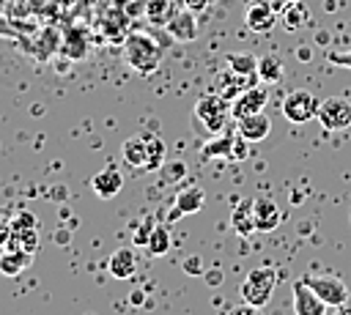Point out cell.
I'll return each mask as SVG.
<instances>
[{
  "mask_svg": "<svg viewBox=\"0 0 351 315\" xmlns=\"http://www.w3.org/2000/svg\"><path fill=\"white\" fill-rule=\"evenodd\" d=\"M8 247L25 249V252L33 255L38 249V227H30V230H8Z\"/></svg>",
  "mask_w": 351,
  "mask_h": 315,
  "instance_id": "21",
  "label": "cell"
},
{
  "mask_svg": "<svg viewBox=\"0 0 351 315\" xmlns=\"http://www.w3.org/2000/svg\"><path fill=\"white\" fill-rule=\"evenodd\" d=\"M230 315H263L261 312V307H252V304H241V307H236V310H230Z\"/></svg>",
  "mask_w": 351,
  "mask_h": 315,
  "instance_id": "30",
  "label": "cell"
},
{
  "mask_svg": "<svg viewBox=\"0 0 351 315\" xmlns=\"http://www.w3.org/2000/svg\"><path fill=\"white\" fill-rule=\"evenodd\" d=\"M107 268H110V274H112L115 279H129V277H134V271H137V255H134V249H132V247L115 249V252L110 255V260H107Z\"/></svg>",
  "mask_w": 351,
  "mask_h": 315,
  "instance_id": "14",
  "label": "cell"
},
{
  "mask_svg": "<svg viewBox=\"0 0 351 315\" xmlns=\"http://www.w3.org/2000/svg\"><path fill=\"white\" fill-rule=\"evenodd\" d=\"M90 186H93V192H96L101 200H112V197L123 189V173H121L118 167H104V170H99V173L93 175Z\"/></svg>",
  "mask_w": 351,
  "mask_h": 315,
  "instance_id": "13",
  "label": "cell"
},
{
  "mask_svg": "<svg viewBox=\"0 0 351 315\" xmlns=\"http://www.w3.org/2000/svg\"><path fill=\"white\" fill-rule=\"evenodd\" d=\"M252 222H255L258 233H271L282 222V208L277 205L274 197L258 194V197H252Z\"/></svg>",
  "mask_w": 351,
  "mask_h": 315,
  "instance_id": "7",
  "label": "cell"
},
{
  "mask_svg": "<svg viewBox=\"0 0 351 315\" xmlns=\"http://www.w3.org/2000/svg\"><path fill=\"white\" fill-rule=\"evenodd\" d=\"M225 63L236 77H252V74L258 77V58L252 52H230Z\"/></svg>",
  "mask_w": 351,
  "mask_h": 315,
  "instance_id": "20",
  "label": "cell"
},
{
  "mask_svg": "<svg viewBox=\"0 0 351 315\" xmlns=\"http://www.w3.org/2000/svg\"><path fill=\"white\" fill-rule=\"evenodd\" d=\"M258 77L263 82H277L282 77V60L277 55H263L258 58Z\"/></svg>",
  "mask_w": 351,
  "mask_h": 315,
  "instance_id": "24",
  "label": "cell"
},
{
  "mask_svg": "<svg viewBox=\"0 0 351 315\" xmlns=\"http://www.w3.org/2000/svg\"><path fill=\"white\" fill-rule=\"evenodd\" d=\"M230 227H233L241 238H247V236L255 233V222H252V200H241V203L233 208V214H230Z\"/></svg>",
  "mask_w": 351,
  "mask_h": 315,
  "instance_id": "18",
  "label": "cell"
},
{
  "mask_svg": "<svg viewBox=\"0 0 351 315\" xmlns=\"http://www.w3.org/2000/svg\"><path fill=\"white\" fill-rule=\"evenodd\" d=\"M170 244H173V241H170V227H167V225H154V230H151V236H148V241H145L148 252H151L154 257L167 255Z\"/></svg>",
  "mask_w": 351,
  "mask_h": 315,
  "instance_id": "22",
  "label": "cell"
},
{
  "mask_svg": "<svg viewBox=\"0 0 351 315\" xmlns=\"http://www.w3.org/2000/svg\"><path fill=\"white\" fill-rule=\"evenodd\" d=\"M291 293H293V312L296 315H326V301L304 282V277L291 285Z\"/></svg>",
  "mask_w": 351,
  "mask_h": 315,
  "instance_id": "9",
  "label": "cell"
},
{
  "mask_svg": "<svg viewBox=\"0 0 351 315\" xmlns=\"http://www.w3.org/2000/svg\"><path fill=\"white\" fill-rule=\"evenodd\" d=\"M236 131L247 140V142H261L269 137L271 131V121L266 112H255V115H244L236 121Z\"/></svg>",
  "mask_w": 351,
  "mask_h": 315,
  "instance_id": "12",
  "label": "cell"
},
{
  "mask_svg": "<svg viewBox=\"0 0 351 315\" xmlns=\"http://www.w3.org/2000/svg\"><path fill=\"white\" fill-rule=\"evenodd\" d=\"M244 22H247V27L255 30V33H269V30L277 25V8H274L269 0H255V3L247 5Z\"/></svg>",
  "mask_w": 351,
  "mask_h": 315,
  "instance_id": "11",
  "label": "cell"
},
{
  "mask_svg": "<svg viewBox=\"0 0 351 315\" xmlns=\"http://www.w3.org/2000/svg\"><path fill=\"white\" fill-rule=\"evenodd\" d=\"M288 3H296V0H271V5H274L277 11H280V8H285Z\"/></svg>",
  "mask_w": 351,
  "mask_h": 315,
  "instance_id": "38",
  "label": "cell"
},
{
  "mask_svg": "<svg viewBox=\"0 0 351 315\" xmlns=\"http://www.w3.org/2000/svg\"><path fill=\"white\" fill-rule=\"evenodd\" d=\"M162 170H165V175H167V181H178V178L184 175V170H186V167H184V162H170V164L165 162V167H162Z\"/></svg>",
  "mask_w": 351,
  "mask_h": 315,
  "instance_id": "29",
  "label": "cell"
},
{
  "mask_svg": "<svg viewBox=\"0 0 351 315\" xmlns=\"http://www.w3.org/2000/svg\"><path fill=\"white\" fill-rule=\"evenodd\" d=\"M8 225H11V214L8 208H0V233H8Z\"/></svg>",
  "mask_w": 351,
  "mask_h": 315,
  "instance_id": "33",
  "label": "cell"
},
{
  "mask_svg": "<svg viewBox=\"0 0 351 315\" xmlns=\"http://www.w3.org/2000/svg\"><path fill=\"white\" fill-rule=\"evenodd\" d=\"M123 55L126 63L137 71V74H154L162 63V47L156 44V38L145 36V33H132L123 41Z\"/></svg>",
  "mask_w": 351,
  "mask_h": 315,
  "instance_id": "1",
  "label": "cell"
},
{
  "mask_svg": "<svg viewBox=\"0 0 351 315\" xmlns=\"http://www.w3.org/2000/svg\"><path fill=\"white\" fill-rule=\"evenodd\" d=\"M30 263H33V255H30V252L8 247V249L0 255V274H3V277H19Z\"/></svg>",
  "mask_w": 351,
  "mask_h": 315,
  "instance_id": "17",
  "label": "cell"
},
{
  "mask_svg": "<svg viewBox=\"0 0 351 315\" xmlns=\"http://www.w3.org/2000/svg\"><path fill=\"white\" fill-rule=\"evenodd\" d=\"M140 301H143V290H134V293H132V304L140 307Z\"/></svg>",
  "mask_w": 351,
  "mask_h": 315,
  "instance_id": "37",
  "label": "cell"
},
{
  "mask_svg": "<svg viewBox=\"0 0 351 315\" xmlns=\"http://www.w3.org/2000/svg\"><path fill=\"white\" fill-rule=\"evenodd\" d=\"M151 230H154V225H143V227L137 230V236H134V244H140V247H145V241H148V236H151Z\"/></svg>",
  "mask_w": 351,
  "mask_h": 315,
  "instance_id": "31",
  "label": "cell"
},
{
  "mask_svg": "<svg viewBox=\"0 0 351 315\" xmlns=\"http://www.w3.org/2000/svg\"><path fill=\"white\" fill-rule=\"evenodd\" d=\"M326 60H329V63H335V66H343V68H348V71H351V49H346V52H326Z\"/></svg>",
  "mask_w": 351,
  "mask_h": 315,
  "instance_id": "28",
  "label": "cell"
},
{
  "mask_svg": "<svg viewBox=\"0 0 351 315\" xmlns=\"http://www.w3.org/2000/svg\"><path fill=\"white\" fill-rule=\"evenodd\" d=\"M206 203V192L200 186H186L181 189L176 197H173V208L167 211V225L170 222H178L181 216H189V214H197Z\"/></svg>",
  "mask_w": 351,
  "mask_h": 315,
  "instance_id": "10",
  "label": "cell"
},
{
  "mask_svg": "<svg viewBox=\"0 0 351 315\" xmlns=\"http://www.w3.org/2000/svg\"><path fill=\"white\" fill-rule=\"evenodd\" d=\"M167 33L176 38V41H181V44H186V41H195V36H197V19H195V11H178L170 22H167Z\"/></svg>",
  "mask_w": 351,
  "mask_h": 315,
  "instance_id": "15",
  "label": "cell"
},
{
  "mask_svg": "<svg viewBox=\"0 0 351 315\" xmlns=\"http://www.w3.org/2000/svg\"><path fill=\"white\" fill-rule=\"evenodd\" d=\"M184 5H186L189 11H203V8L208 5V0H184Z\"/></svg>",
  "mask_w": 351,
  "mask_h": 315,
  "instance_id": "34",
  "label": "cell"
},
{
  "mask_svg": "<svg viewBox=\"0 0 351 315\" xmlns=\"http://www.w3.org/2000/svg\"><path fill=\"white\" fill-rule=\"evenodd\" d=\"M324 129L329 131H343L351 126V101L346 96H329L318 104V115Z\"/></svg>",
  "mask_w": 351,
  "mask_h": 315,
  "instance_id": "5",
  "label": "cell"
},
{
  "mask_svg": "<svg viewBox=\"0 0 351 315\" xmlns=\"http://www.w3.org/2000/svg\"><path fill=\"white\" fill-rule=\"evenodd\" d=\"M145 142H148V164H145V173H156V170L165 167V142L156 134H151V131H145Z\"/></svg>",
  "mask_w": 351,
  "mask_h": 315,
  "instance_id": "23",
  "label": "cell"
},
{
  "mask_svg": "<svg viewBox=\"0 0 351 315\" xmlns=\"http://www.w3.org/2000/svg\"><path fill=\"white\" fill-rule=\"evenodd\" d=\"M121 156H123V162H126L129 167L145 170V164H148V142H145V134H134V137L123 140Z\"/></svg>",
  "mask_w": 351,
  "mask_h": 315,
  "instance_id": "16",
  "label": "cell"
},
{
  "mask_svg": "<svg viewBox=\"0 0 351 315\" xmlns=\"http://www.w3.org/2000/svg\"><path fill=\"white\" fill-rule=\"evenodd\" d=\"M266 101H269V90H266V85H250V88H244V90L230 101V115L239 121V118H244V115L263 112Z\"/></svg>",
  "mask_w": 351,
  "mask_h": 315,
  "instance_id": "8",
  "label": "cell"
},
{
  "mask_svg": "<svg viewBox=\"0 0 351 315\" xmlns=\"http://www.w3.org/2000/svg\"><path fill=\"white\" fill-rule=\"evenodd\" d=\"M335 315H351V304H343V307H335Z\"/></svg>",
  "mask_w": 351,
  "mask_h": 315,
  "instance_id": "36",
  "label": "cell"
},
{
  "mask_svg": "<svg viewBox=\"0 0 351 315\" xmlns=\"http://www.w3.org/2000/svg\"><path fill=\"white\" fill-rule=\"evenodd\" d=\"M173 16H176V8L170 0H151L148 3V19L154 25H167Z\"/></svg>",
  "mask_w": 351,
  "mask_h": 315,
  "instance_id": "26",
  "label": "cell"
},
{
  "mask_svg": "<svg viewBox=\"0 0 351 315\" xmlns=\"http://www.w3.org/2000/svg\"><path fill=\"white\" fill-rule=\"evenodd\" d=\"M304 282L326 301V307H343L348 304V285L337 274H307Z\"/></svg>",
  "mask_w": 351,
  "mask_h": 315,
  "instance_id": "4",
  "label": "cell"
},
{
  "mask_svg": "<svg viewBox=\"0 0 351 315\" xmlns=\"http://www.w3.org/2000/svg\"><path fill=\"white\" fill-rule=\"evenodd\" d=\"M184 271H189V274H203V268H200L197 257H186V263H184Z\"/></svg>",
  "mask_w": 351,
  "mask_h": 315,
  "instance_id": "32",
  "label": "cell"
},
{
  "mask_svg": "<svg viewBox=\"0 0 351 315\" xmlns=\"http://www.w3.org/2000/svg\"><path fill=\"white\" fill-rule=\"evenodd\" d=\"M318 104L321 101L310 90H293L282 101V115L291 123H307V121H313L318 115Z\"/></svg>",
  "mask_w": 351,
  "mask_h": 315,
  "instance_id": "6",
  "label": "cell"
},
{
  "mask_svg": "<svg viewBox=\"0 0 351 315\" xmlns=\"http://www.w3.org/2000/svg\"><path fill=\"white\" fill-rule=\"evenodd\" d=\"M233 140H236L233 134L219 131V134H217V140H211V142H206V145H203V159H208V156H230Z\"/></svg>",
  "mask_w": 351,
  "mask_h": 315,
  "instance_id": "25",
  "label": "cell"
},
{
  "mask_svg": "<svg viewBox=\"0 0 351 315\" xmlns=\"http://www.w3.org/2000/svg\"><path fill=\"white\" fill-rule=\"evenodd\" d=\"M307 22H310V8H307V3H304V0L288 3V5L282 8V27H285L288 33H293V30L304 27Z\"/></svg>",
  "mask_w": 351,
  "mask_h": 315,
  "instance_id": "19",
  "label": "cell"
},
{
  "mask_svg": "<svg viewBox=\"0 0 351 315\" xmlns=\"http://www.w3.org/2000/svg\"><path fill=\"white\" fill-rule=\"evenodd\" d=\"M206 279H208V285H219V282H222V271H219V268L206 271Z\"/></svg>",
  "mask_w": 351,
  "mask_h": 315,
  "instance_id": "35",
  "label": "cell"
},
{
  "mask_svg": "<svg viewBox=\"0 0 351 315\" xmlns=\"http://www.w3.org/2000/svg\"><path fill=\"white\" fill-rule=\"evenodd\" d=\"M195 118L197 123L211 131V134H219L225 131L228 121L233 118L230 115V101L225 96H217V93H208V96H200L197 104H195Z\"/></svg>",
  "mask_w": 351,
  "mask_h": 315,
  "instance_id": "3",
  "label": "cell"
},
{
  "mask_svg": "<svg viewBox=\"0 0 351 315\" xmlns=\"http://www.w3.org/2000/svg\"><path fill=\"white\" fill-rule=\"evenodd\" d=\"M30 227H38V219L30 211H19L16 216H11L8 230H30Z\"/></svg>",
  "mask_w": 351,
  "mask_h": 315,
  "instance_id": "27",
  "label": "cell"
},
{
  "mask_svg": "<svg viewBox=\"0 0 351 315\" xmlns=\"http://www.w3.org/2000/svg\"><path fill=\"white\" fill-rule=\"evenodd\" d=\"M274 285H277V268L255 266L252 271H247V277L241 282V299L252 307H266L274 293Z\"/></svg>",
  "mask_w": 351,
  "mask_h": 315,
  "instance_id": "2",
  "label": "cell"
}]
</instances>
